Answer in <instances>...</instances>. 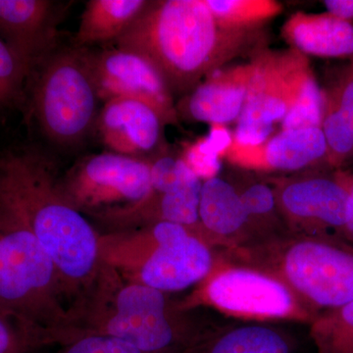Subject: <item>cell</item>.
<instances>
[{
	"mask_svg": "<svg viewBox=\"0 0 353 353\" xmlns=\"http://www.w3.org/2000/svg\"><path fill=\"white\" fill-rule=\"evenodd\" d=\"M0 203L36 236L57 266L68 296L101 284V245L83 213L62 194L54 161L24 150L0 155Z\"/></svg>",
	"mask_w": 353,
	"mask_h": 353,
	"instance_id": "cell-1",
	"label": "cell"
},
{
	"mask_svg": "<svg viewBox=\"0 0 353 353\" xmlns=\"http://www.w3.org/2000/svg\"><path fill=\"white\" fill-rule=\"evenodd\" d=\"M261 31L221 24L204 0L148 1L117 41L155 67L173 95H185L236 57L260 50Z\"/></svg>",
	"mask_w": 353,
	"mask_h": 353,
	"instance_id": "cell-2",
	"label": "cell"
},
{
	"mask_svg": "<svg viewBox=\"0 0 353 353\" xmlns=\"http://www.w3.org/2000/svg\"><path fill=\"white\" fill-rule=\"evenodd\" d=\"M68 296L52 259L29 229L0 203V308L64 343L75 329ZM69 297V296H68Z\"/></svg>",
	"mask_w": 353,
	"mask_h": 353,
	"instance_id": "cell-3",
	"label": "cell"
},
{
	"mask_svg": "<svg viewBox=\"0 0 353 353\" xmlns=\"http://www.w3.org/2000/svg\"><path fill=\"white\" fill-rule=\"evenodd\" d=\"M32 108L44 136L61 146L82 143L97 124L99 97L87 48H55L32 68Z\"/></svg>",
	"mask_w": 353,
	"mask_h": 353,
	"instance_id": "cell-4",
	"label": "cell"
},
{
	"mask_svg": "<svg viewBox=\"0 0 353 353\" xmlns=\"http://www.w3.org/2000/svg\"><path fill=\"white\" fill-rule=\"evenodd\" d=\"M94 308L101 319L88 323L76 336L108 334L143 353H183L201 338L171 321L163 292L139 282L117 287L109 296L99 290L90 304V310Z\"/></svg>",
	"mask_w": 353,
	"mask_h": 353,
	"instance_id": "cell-5",
	"label": "cell"
},
{
	"mask_svg": "<svg viewBox=\"0 0 353 353\" xmlns=\"http://www.w3.org/2000/svg\"><path fill=\"white\" fill-rule=\"evenodd\" d=\"M59 187L81 213L104 219L152 196L150 161L110 152L88 155L59 176Z\"/></svg>",
	"mask_w": 353,
	"mask_h": 353,
	"instance_id": "cell-6",
	"label": "cell"
},
{
	"mask_svg": "<svg viewBox=\"0 0 353 353\" xmlns=\"http://www.w3.org/2000/svg\"><path fill=\"white\" fill-rule=\"evenodd\" d=\"M285 277L309 303L328 310L353 301V250L325 241L292 245L284 259Z\"/></svg>",
	"mask_w": 353,
	"mask_h": 353,
	"instance_id": "cell-7",
	"label": "cell"
},
{
	"mask_svg": "<svg viewBox=\"0 0 353 353\" xmlns=\"http://www.w3.org/2000/svg\"><path fill=\"white\" fill-rule=\"evenodd\" d=\"M88 57L99 101L137 99L154 109L165 125L180 122L170 88L145 58L119 48L88 50Z\"/></svg>",
	"mask_w": 353,
	"mask_h": 353,
	"instance_id": "cell-8",
	"label": "cell"
},
{
	"mask_svg": "<svg viewBox=\"0 0 353 353\" xmlns=\"http://www.w3.org/2000/svg\"><path fill=\"white\" fill-rule=\"evenodd\" d=\"M250 63L252 78L238 123L282 122L313 74L307 57L292 48L259 50Z\"/></svg>",
	"mask_w": 353,
	"mask_h": 353,
	"instance_id": "cell-9",
	"label": "cell"
},
{
	"mask_svg": "<svg viewBox=\"0 0 353 353\" xmlns=\"http://www.w3.org/2000/svg\"><path fill=\"white\" fill-rule=\"evenodd\" d=\"M157 248L141 264L139 283L161 292L187 289L202 280L212 267L206 245L188 227L160 221L152 227Z\"/></svg>",
	"mask_w": 353,
	"mask_h": 353,
	"instance_id": "cell-10",
	"label": "cell"
},
{
	"mask_svg": "<svg viewBox=\"0 0 353 353\" xmlns=\"http://www.w3.org/2000/svg\"><path fill=\"white\" fill-rule=\"evenodd\" d=\"M276 201L290 220L305 226L345 233L347 174H305L281 183Z\"/></svg>",
	"mask_w": 353,
	"mask_h": 353,
	"instance_id": "cell-11",
	"label": "cell"
},
{
	"mask_svg": "<svg viewBox=\"0 0 353 353\" xmlns=\"http://www.w3.org/2000/svg\"><path fill=\"white\" fill-rule=\"evenodd\" d=\"M64 6L52 0H0V38L29 75L57 48V28L66 11Z\"/></svg>",
	"mask_w": 353,
	"mask_h": 353,
	"instance_id": "cell-12",
	"label": "cell"
},
{
	"mask_svg": "<svg viewBox=\"0 0 353 353\" xmlns=\"http://www.w3.org/2000/svg\"><path fill=\"white\" fill-rule=\"evenodd\" d=\"M95 126L110 152L152 161L160 155L166 125L148 104L117 97L104 102Z\"/></svg>",
	"mask_w": 353,
	"mask_h": 353,
	"instance_id": "cell-13",
	"label": "cell"
},
{
	"mask_svg": "<svg viewBox=\"0 0 353 353\" xmlns=\"http://www.w3.org/2000/svg\"><path fill=\"white\" fill-rule=\"evenodd\" d=\"M223 154L232 163L250 170L296 172L327 164L321 127L283 130L256 146L231 143Z\"/></svg>",
	"mask_w": 353,
	"mask_h": 353,
	"instance_id": "cell-14",
	"label": "cell"
},
{
	"mask_svg": "<svg viewBox=\"0 0 353 353\" xmlns=\"http://www.w3.org/2000/svg\"><path fill=\"white\" fill-rule=\"evenodd\" d=\"M211 303L241 314L283 317L294 306L292 294L277 280L263 274L234 269L221 273L208 288Z\"/></svg>",
	"mask_w": 353,
	"mask_h": 353,
	"instance_id": "cell-15",
	"label": "cell"
},
{
	"mask_svg": "<svg viewBox=\"0 0 353 353\" xmlns=\"http://www.w3.org/2000/svg\"><path fill=\"white\" fill-rule=\"evenodd\" d=\"M252 63L221 69L176 104L179 119L220 126L238 122L245 106Z\"/></svg>",
	"mask_w": 353,
	"mask_h": 353,
	"instance_id": "cell-16",
	"label": "cell"
},
{
	"mask_svg": "<svg viewBox=\"0 0 353 353\" xmlns=\"http://www.w3.org/2000/svg\"><path fill=\"white\" fill-rule=\"evenodd\" d=\"M290 48L319 57H353V23L328 12H297L282 28Z\"/></svg>",
	"mask_w": 353,
	"mask_h": 353,
	"instance_id": "cell-17",
	"label": "cell"
},
{
	"mask_svg": "<svg viewBox=\"0 0 353 353\" xmlns=\"http://www.w3.org/2000/svg\"><path fill=\"white\" fill-rule=\"evenodd\" d=\"M146 0H90L75 37V46L116 41L148 6Z\"/></svg>",
	"mask_w": 353,
	"mask_h": 353,
	"instance_id": "cell-18",
	"label": "cell"
},
{
	"mask_svg": "<svg viewBox=\"0 0 353 353\" xmlns=\"http://www.w3.org/2000/svg\"><path fill=\"white\" fill-rule=\"evenodd\" d=\"M250 220L240 194L219 176L202 182L199 221L208 231L221 236L238 232Z\"/></svg>",
	"mask_w": 353,
	"mask_h": 353,
	"instance_id": "cell-19",
	"label": "cell"
},
{
	"mask_svg": "<svg viewBox=\"0 0 353 353\" xmlns=\"http://www.w3.org/2000/svg\"><path fill=\"white\" fill-rule=\"evenodd\" d=\"M289 339L264 326H243L217 336H201L183 353H292Z\"/></svg>",
	"mask_w": 353,
	"mask_h": 353,
	"instance_id": "cell-20",
	"label": "cell"
},
{
	"mask_svg": "<svg viewBox=\"0 0 353 353\" xmlns=\"http://www.w3.org/2000/svg\"><path fill=\"white\" fill-rule=\"evenodd\" d=\"M221 24L239 31H261L268 21L282 12L274 0H204Z\"/></svg>",
	"mask_w": 353,
	"mask_h": 353,
	"instance_id": "cell-21",
	"label": "cell"
},
{
	"mask_svg": "<svg viewBox=\"0 0 353 353\" xmlns=\"http://www.w3.org/2000/svg\"><path fill=\"white\" fill-rule=\"evenodd\" d=\"M50 343L52 340L43 329L0 308V353H32Z\"/></svg>",
	"mask_w": 353,
	"mask_h": 353,
	"instance_id": "cell-22",
	"label": "cell"
},
{
	"mask_svg": "<svg viewBox=\"0 0 353 353\" xmlns=\"http://www.w3.org/2000/svg\"><path fill=\"white\" fill-rule=\"evenodd\" d=\"M314 336L320 353H353V301L320 318Z\"/></svg>",
	"mask_w": 353,
	"mask_h": 353,
	"instance_id": "cell-23",
	"label": "cell"
},
{
	"mask_svg": "<svg viewBox=\"0 0 353 353\" xmlns=\"http://www.w3.org/2000/svg\"><path fill=\"white\" fill-rule=\"evenodd\" d=\"M321 130L327 146V165L340 168L353 158V134L333 99L323 92Z\"/></svg>",
	"mask_w": 353,
	"mask_h": 353,
	"instance_id": "cell-24",
	"label": "cell"
},
{
	"mask_svg": "<svg viewBox=\"0 0 353 353\" xmlns=\"http://www.w3.org/2000/svg\"><path fill=\"white\" fill-rule=\"evenodd\" d=\"M322 115L323 92L314 75H311L304 83L296 103L283 119V130L321 127Z\"/></svg>",
	"mask_w": 353,
	"mask_h": 353,
	"instance_id": "cell-25",
	"label": "cell"
},
{
	"mask_svg": "<svg viewBox=\"0 0 353 353\" xmlns=\"http://www.w3.org/2000/svg\"><path fill=\"white\" fill-rule=\"evenodd\" d=\"M152 190L157 194H166L197 176L183 157L160 154L150 161Z\"/></svg>",
	"mask_w": 353,
	"mask_h": 353,
	"instance_id": "cell-26",
	"label": "cell"
},
{
	"mask_svg": "<svg viewBox=\"0 0 353 353\" xmlns=\"http://www.w3.org/2000/svg\"><path fill=\"white\" fill-rule=\"evenodd\" d=\"M29 72L0 38V105L15 101L22 92Z\"/></svg>",
	"mask_w": 353,
	"mask_h": 353,
	"instance_id": "cell-27",
	"label": "cell"
},
{
	"mask_svg": "<svg viewBox=\"0 0 353 353\" xmlns=\"http://www.w3.org/2000/svg\"><path fill=\"white\" fill-rule=\"evenodd\" d=\"M62 353H143L127 341L103 334H83L64 343Z\"/></svg>",
	"mask_w": 353,
	"mask_h": 353,
	"instance_id": "cell-28",
	"label": "cell"
},
{
	"mask_svg": "<svg viewBox=\"0 0 353 353\" xmlns=\"http://www.w3.org/2000/svg\"><path fill=\"white\" fill-rule=\"evenodd\" d=\"M219 157L220 155L213 152L203 139L188 148L183 158L196 176L205 181L217 176L220 170Z\"/></svg>",
	"mask_w": 353,
	"mask_h": 353,
	"instance_id": "cell-29",
	"label": "cell"
},
{
	"mask_svg": "<svg viewBox=\"0 0 353 353\" xmlns=\"http://www.w3.org/2000/svg\"><path fill=\"white\" fill-rule=\"evenodd\" d=\"M325 92L333 99L353 134V57L341 74L338 82Z\"/></svg>",
	"mask_w": 353,
	"mask_h": 353,
	"instance_id": "cell-30",
	"label": "cell"
},
{
	"mask_svg": "<svg viewBox=\"0 0 353 353\" xmlns=\"http://www.w3.org/2000/svg\"><path fill=\"white\" fill-rule=\"evenodd\" d=\"M239 194L250 219L255 216L269 214L277 204L275 190L264 183H253Z\"/></svg>",
	"mask_w": 353,
	"mask_h": 353,
	"instance_id": "cell-31",
	"label": "cell"
},
{
	"mask_svg": "<svg viewBox=\"0 0 353 353\" xmlns=\"http://www.w3.org/2000/svg\"><path fill=\"white\" fill-rule=\"evenodd\" d=\"M273 131V124L259 122L238 123L232 143L240 146L262 145Z\"/></svg>",
	"mask_w": 353,
	"mask_h": 353,
	"instance_id": "cell-32",
	"label": "cell"
},
{
	"mask_svg": "<svg viewBox=\"0 0 353 353\" xmlns=\"http://www.w3.org/2000/svg\"><path fill=\"white\" fill-rule=\"evenodd\" d=\"M327 12L340 19L353 22V0H325Z\"/></svg>",
	"mask_w": 353,
	"mask_h": 353,
	"instance_id": "cell-33",
	"label": "cell"
},
{
	"mask_svg": "<svg viewBox=\"0 0 353 353\" xmlns=\"http://www.w3.org/2000/svg\"><path fill=\"white\" fill-rule=\"evenodd\" d=\"M348 199L345 214V234L353 241V176L348 175Z\"/></svg>",
	"mask_w": 353,
	"mask_h": 353,
	"instance_id": "cell-34",
	"label": "cell"
}]
</instances>
